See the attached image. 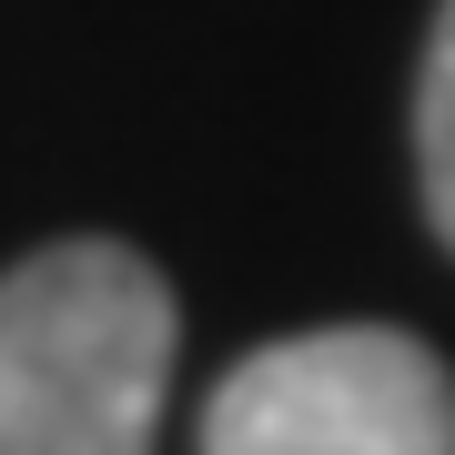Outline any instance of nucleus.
<instances>
[{
  "label": "nucleus",
  "mask_w": 455,
  "mask_h": 455,
  "mask_svg": "<svg viewBox=\"0 0 455 455\" xmlns=\"http://www.w3.org/2000/svg\"><path fill=\"white\" fill-rule=\"evenodd\" d=\"M415 172H425V212L455 243V0L435 11L425 41V82H415Z\"/></svg>",
  "instance_id": "nucleus-3"
},
{
  "label": "nucleus",
  "mask_w": 455,
  "mask_h": 455,
  "mask_svg": "<svg viewBox=\"0 0 455 455\" xmlns=\"http://www.w3.org/2000/svg\"><path fill=\"white\" fill-rule=\"evenodd\" d=\"M203 455H455V374L395 324L283 334L212 385Z\"/></svg>",
  "instance_id": "nucleus-2"
},
{
  "label": "nucleus",
  "mask_w": 455,
  "mask_h": 455,
  "mask_svg": "<svg viewBox=\"0 0 455 455\" xmlns=\"http://www.w3.org/2000/svg\"><path fill=\"white\" fill-rule=\"evenodd\" d=\"M172 283L132 243H51L0 274V455H152Z\"/></svg>",
  "instance_id": "nucleus-1"
}]
</instances>
